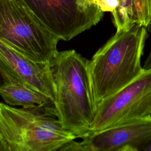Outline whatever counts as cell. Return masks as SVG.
<instances>
[{"mask_svg":"<svg viewBox=\"0 0 151 151\" xmlns=\"http://www.w3.org/2000/svg\"><path fill=\"white\" fill-rule=\"evenodd\" d=\"M88 63L74 50L58 52L50 63L55 86L54 114L77 138L88 132L97 110Z\"/></svg>","mask_w":151,"mask_h":151,"instance_id":"obj_1","label":"cell"},{"mask_svg":"<svg viewBox=\"0 0 151 151\" xmlns=\"http://www.w3.org/2000/svg\"><path fill=\"white\" fill-rule=\"evenodd\" d=\"M147 36V28L137 24L116 31L88 60L90 81L96 106L142 72L141 57Z\"/></svg>","mask_w":151,"mask_h":151,"instance_id":"obj_2","label":"cell"},{"mask_svg":"<svg viewBox=\"0 0 151 151\" xmlns=\"http://www.w3.org/2000/svg\"><path fill=\"white\" fill-rule=\"evenodd\" d=\"M77 137L61 126L54 106L15 108L0 102L1 151H54Z\"/></svg>","mask_w":151,"mask_h":151,"instance_id":"obj_3","label":"cell"},{"mask_svg":"<svg viewBox=\"0 0 151 151\" xmlns=\"http://www.w3.org/2000/svg\"><path fill=\"white\" fill-rule=\"evenodd\" d=\"M0 38L32 60L50 64L59 40L21 0H0Z\"/></svg>","mask_w":151,"mask_h":151,"instance_id":"obj_4","label":"cell"},{"mask_svg":"<svg viewBox=\"0 0 151 151\" xmlns=\"http://www.w3.org/2000/svg\"><path fill=\"white\" fill-rule=\"evenodd\" d=\"M59 40L69 41L97 25L104 12L94 0H21Z\"/></svg>","mask_w":151,"mask_h":151,"instance_id":"obj_5","label":"cell"},{"mask_svg":"<svg viewBox=\"0 0 151 151\" xmlns=\"http://www.w3.org/2000/svg\"><path fill=\"white\" fill-rule=\"evenodd\" d=\"M150 116L151 68L143 69L130 83L97 104L95 117L88 133Z\"/></svg>","mask_w":151,"mask_h":151,"instance_id":"obj_6","label":"cell"},{"mask_svg":"<svg viewBox=\"0 0 151 151\" xmlns=\"http://www.w3.org/2000/svg\"><path fill=\"white\" fill-rule=\"evenodd\" d=\"M151 135V116L129 120L73 140L61 151H136V147Z\"/></svg>","mask_w":151,"mask_h":151,"instance_id":"obj_7","label":"cell"},{"mask_svg":"<svg viewBox=\"0 0 151 151\" xmlns=\"http://www.w3.org/2000/svg\"><path fill=\"white\" fill-rule=\"evenodd\" d=\"M0 70L4 83L8 74L14 76L54 103L55 86L50 64L32 60L0 38Z\"/></svg>","mask_w":151,"mask_h":151,"instance_id":"obj_8","label":"cell"},{"mask_svg":"<svg viewBox=\"0 0 151 151\" xmlns=\"http://www.w3.org/2000/svg\"><path fill=\"white\" fill-rule=\"evenodd\" d=\"M0 96L7 104L19 106L25 109L54 106V103L48 97L17 78H12L0 86Z\"/></svg>","mask_w":151,"mask_h":151,"instance_id":"obj_9","label":"cell"},{"mask_svg":"<svg viewBox=\"0 0 151 151\" xmlns=\"http://www.w3.org/2000/svg\"><path fill=\"white\" fill-rule=\"evenodd\" d=\"M117 6L111 12L116 31L125 30L136 24L131 0H116Z\"/></svg>","mask_w":151,"mask_h":151,"instance_id":"obj_10","label":"cell"},{"mask_svg":"<svg viewBox=\"0 0 151 151\" xmlns=\"http://www.w3.org/2000/svg\"><path fill=\"white\" fill-rule=\"evenodd\" d=\"M136 24L146 27L151 20V0H131Z\"/></svg>","mask_w":151,"mask_h":151,"instance_id":"obj_11","label":"cell"},{"mask_svg":"<svg viewBox=\"0 0 151 151\" xmlns=\"http://www.w3.org/2000/svg\"><path fill=\"white\" fill-rule=\"evenodd\" d=\"M94 2L97 4L104 12H110L111 13L117 5L116 0H94Z\"/></svg>","mask_w":151,"mask_h":151,"instance_id":"obj_12","label":"cell"},{"mask_svg":"<svg viewBox=\"0 0 151 151\" xmlns=\"http://www.w3.org/2000/svg\"><path fill=\"white\" fill-rule=\"evenodd\" d=\"M136 151H151V135L136 147Z\"/></svg>","mask_w":151,"mask_h":151,"instance_id":"obj_13","label":"cell"},{"mask_svg":"<svg viewBox=\"0 0 151 151\" xmlns=\"http://www.w3.org/2000/svg\"><path fill=\"white\" fill-rule=\"evenodd\" d=\"M146 28H147V31H149L150 32H151V20ZM143 68L145 70H147V69L151 68V51H150L149 54L148 55L146 60H145V62L144 63Z\"/></svg>","mask_w":151,"mask_h":151,"instance_id":"obj_14","label":"cell"},{"mask_svg":"<svg viewBox=\"0 0 151 151\" xmlns=\"http://www.w3.org/2000/svg\"><path fill=\"white\" fill-rule=\"evenodd\" d=\"M4 83V77L1 70H0V86L2 85Z\"/></svg>","mask_w":151,"mask_h":151,"instance_id":"obj_15","label":"cell"},{"mask_svg":"<svg viewBox=\"0 0 151 151\" xmlns=\"http://www.w3.org/2000/svg\"><path fill=\"white\" fill-rule=\"evenodd\" d=\"M0 151H1V146H0Z\"/></svg>","mask_w":151,"mask_h":151,"instance_id":"obj_16","label":"cell"}]
</instances>
